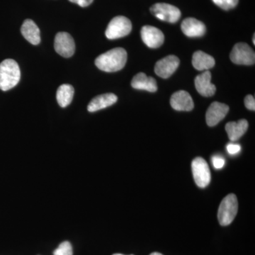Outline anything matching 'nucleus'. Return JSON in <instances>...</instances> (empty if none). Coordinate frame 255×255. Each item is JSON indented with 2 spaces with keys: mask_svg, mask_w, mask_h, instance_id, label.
Instances as JSON below:
<instances>
[{
  "mask_svg": "<svg viewBox=\"0 0 255 255\" xmlns=\"http://www.w3.org/2000/svg\"><path fill=\"white\" fill-rule=\"evenodd\" d=\"M127 61V50L122 48H116L99 55L96 58L95 65L102 71L114 73L123 69Z\"/></svg>",
  "mask_w": 255,
  "mask_h": 255,
  "instance_id": "1",
  "label": "nucleus"
},
{
  "mask_svg": "<svg viewBox=\"0 0 255 255\" xmlns=\"http://www.w3.org/2000/svg\"><path fill=\"white\" fill-rule=\"evenodd\" d=\"M21 71L15 60L6 59L0 63V90L8 91L20 81Z\"/></svg>",
  "mask_w": 255,
  "mask_h": 255,
  "instance_id": "2",
  "label": "nucleus"
},
{
  "mask_svg": "<svg viewBox=\"0 0 255 255\" xmlns=\"http://www.w3.org/2000/svg\"><path fill=\"white\" fill-rule=\"evenodd\" d=\"M238 211V199L235 194H228L220 204L218 219L223 226H228L236 218Z\"/></svg>",
  "mask_w": 255,
  "mask_h": 255,
  "instance_id": "3",
  "label": "nucleus"
},
{
  "mask_svg": "<svg viewBox=\"0 0 255 255\" xmlns=\"http://www.w3.org/2000/svg\"><path fill=\"white\" fill-rule=\"evenodd\" d=\"M132 30V23L124 16L114 17L109 23L105 34L109 39H117L128 35Z\"/></svg>",
  "mask_w": 255,
  "mask_h": 255,
  "instance_id": "4",
  "label": "nucleus"
},
{
  "mask_svg": "<svg viewBox=\"0 0 255 255\" xmlns=\"http://www.w3.org/2000/svg\"><path fill=\"white\" fill-rule=\"evenodd\" d=\"M193 176L198 187L205 188L211 182V176L209 165L202 157H196L191 162Z\"/></svg>",
  "mask_w": 255,
  "mask_h": 255,
  "instance_id": "5",
  "label": "nucleus"
},
{
  "mask_svg": "<svg viewBox=\"0 0 255 255\" xmlns=\"http://www.w3.org/2000/svg\"><path fill=\"white\" fill-rule=\"evenodd\" d=\"M150 11L155 17L169 23H176L181 17L180 10L173 5L157 3L152 5Z\"/></svg>",
  "mask_w": 255,
  "mask_h": 255,
  "instance_id": "6",
  "label": "nucleus"
},
{
  "mask_svg": "<svg viewBox=\"0 0 255 255\" xmlns=\"http://www.w3.org/2000/svg\"><path fill=\"white\" fill-rule=\"evenodd\" d=\"M230 58L233 63L237 65H252L255 62V53L249 45L239 43L235 45Z\"/></svg>",
  "mask_w": 255,
  "mask_h": 255,
  "instance_id": "7",
  "label": "nucleus"
},
{
  "mask_svg": "<svg viewBox=\"0 0 255 255\" xmlns=\"http://www.w3.org/2000/svg\"><path fill=\"white\" fill-rule=\"evenodd\" d=\"M55 51L64 58L73 56L75 51V43L73 37L66 32H59L55 36Z\"/></svg>",
  "mask_w": 255,
  "mask_h": 255,
  "instance_id": "8",
  "label": "nucleus"
},
{
  "mask_svg": "<svg viewBox=\"0 0 255 255\" xmlns=\"http://www.w3.org/2000/svg\"><path fill=\"white\" fill-rule=\"evenodd\" d=\"M179 65V59L176 55L164 57L155 64V72L157 76L163 79L169 78L173 75Z\"/></svg>",
  "mask_w": 255,
  "mask_h": 255,
  "instance_id": "9",
  "label": "nucleus"
},
{
  "mask_svg": "<svg viewBox=\"0 0 255 255\" xmlns=\"http://www.w3.org/2000/svg\"><path fill=\"white\" fill-rule=\"evenodd\" d=\"M141 38L146 46L151 48H157L164 43L163 33L159 28L152 26H145L142 28Z\"/></svg>",
  "mask_w": 255,
  "mask_h": 255,
  "instance_id": "10",
  "label": "nucleus"
},
{
  "mask_svg": "<svg viewBox=\"0 0 255 255\" xmlns=\"http://www.w3.org/2000/svg\"><path fill=\"white\" fill-rule=\"evenodd\" d=\"M228 112L229 107L228 105L218 102H213L206 112V124L209 127H215L226 117Z\"/></svg>",
  "mask_w": 255,
  "mask_h": 255,
  "instance_id": "11",
  "label": "nucleus"
},
{
  "mask_svg": "<svg viewBox=\"0 0 255 255\" xmlns=\"http://www.w3.org/2000/svg\"><path fill=\"white\" fill-rule=\"evenodd\" d=\"M170 105L174 110L190 112L194 107L191 95L184 90L176 92L170 99Z\"/></svg>",
  "mask_w": 255,
  "mask_h": 255,
  "instance_id": "12",
  "label": "nucleus"
},
{
  "mask_svg": "<svg viewBox=\"0 0 255 255\" xmlns=\"http://www.w3.org/2000/svg\"><path fill=\"white\" fill-rule=\"evenodd\" d=\"M211 81V74L209 71L204 72L195 78L196 90L201 96L212 97L216 93V87Z\"/></svg>",
  "mask_w": 255,
  "mask_h": 255,
  "instance_id": "13",
  "label": "nucleus"
},
{
  "mask_svg": "<svg viewBox=\"0 0 255 255\" xmlns=\"http://www.w3.org/2000/svg\"><path fill=\"white\" fill-rule=\"evenodd\" d=\"M182 31L188 37H201L206 33L205 24L194 18H187L181 25Z\"/></svg>",
  "mask_w": 255,
  "mask_h": 255,
  "instance_id": "14",
  "label": "nucleus"
},
{
  "mask_svg": "<svg viewBox=\"0 0 255 255\" xmlns=\"http://www.w3.org/2000/svg\"><path fill=\"white\" fill-rule=\"evenodd\" d=\"M117 95L112 93L104 94L97 96L90 102L87 110L90 112H95L97 111L107 108L110 106L114 105L117 102Z\"/></svg>",
  "mask_w": 255,
  "mask_h": 255,
  "instance_id": "15",
  "label": "nucleus"
},
{
  "mask_svg": "<svg viewBox=\"0 0 255 255\" xmlns=\"http://www.w3.org/2000/svg\"><path fill=\"white\" fill-rule=\"evenodd\" d=\"M131 86L135 90L155 92L157 90V82L152 77H147L145 73H139L134 76Z\"/></svg>",
  "mask_w": 255,
  "mask_h": 255,
  "instance_id": "16",
  "label": "nucleus"
},
{
  "mask_svg": "<svg viewBox=\"0 0 255 255\" xmlns=\"http://www.w3.org/2000/svg\"><path fill=\"white\" fill-rule=\"evenodd\" d=\"M21 32L23 36L31 44L38 45L41 42L39 28L31 19H26L23 21Z\"/></svg>",
  "mask_w": 255,
  "mask_h": 255,
  "instance_id": "17",
  "label": "nucleus"
},
{
  "mask_svg": "<svg viewBox=\"0 0 255 255\" xmlns=\"http://www.w3.org/2000/svg\"><path fill=\"white\" fill-rule=\"evenodd\" d=\"M248 128V122L246 119H241L238 122H229L226 124V130L231 141H237Z\"/></svg>",
  "mask_w": 255,
  "mask_h": 255,
  "instance_id": "18",
  "label": "nucleus"
},
{
  "mask_svg": "<svg viewBox=\"0 0 255 255\" xmlns=\"http://www.w3.org/2000/svg\"><path fill=\"white\" fill-rule=\"evenodd\" d=\"M192 65L194 68L197 70H208L214 68L215 60L211 55L198 50L193 55Z\"/></svg>",
  "mask_w": 255,
  "mask_h": 255,
  "instance_id": "19",
  "label": "nucleus"
},
{
  "mask_svg": "<svg viewBox=\"0 0 255 255\" xmlns=\"http://www.w3.org/2000/svg\"><path fill=\"white\" fill-rule=\"evenodd\" d=\"M75 90L72 85L63 84L57 90L56 98L58 105L65 108L71 104L73 101Z\"/></svg>",
  "mask_w": 255,
  "mask_h": 255,
  "instance_id": "20",
  "label": "nucleus"
},
{
  "mask_svg": "<svg viewBox=\"0 0 255 255\" xmlns=\"http://www.w3.org/2000/svg\"><path fill=\"white\" fill-rule=\"evenodd\" d=\"M73 250L71 243L68 241L63 242L56 250L53 252V255H73Z\"/></svg>",
  "mask_w": 255,
  "mask_h": 255,
  "instance_id": "21",
  "label": "nucleus"
},
{
  "mask_svg": "<svg viewBox=\"0 0 255 255\" xmlns=\"http://www.w3.org/2000/svg\"><path fill=\"white\" fill-rule=\"evenodd\" d=\"M215 4L224 10L232 9L236 7L239 0H212Z\"/></svg>",
  "mask_w": 255,
  "mask_h": 255,
  "instance_id": "22",
  "label": "nucleus"
},
{
  "mask_svg": "<svg viewBox=\"0 0 255 255\" xmlns=\"http://www.w3.org/2000/svg\"><path fill=\"white\" fill-rule=\"evenodd\" d=\"M245 105L246 108L249 110H255V97L253 95L246 96L245 98Z\"/></svg>",
  "mask_w": 255,
  "mask_h": 255,
  "instance_id": "23",
  "label": "nucleus"
},
{
  "mask_svg": "<svg viewBox=\"0 0 255 255\" xmlns=\"http://www.w3.org/2000/svg\"><path fill=\"white\" fill-rule=\"evenodd\" d=\"M212 163L216 169H221L224 167L225 159L220 156H214L213 157Z\"/></svg>",
  "mask_w": 255,
  "mask_h": 255,
  "instance_id": "24",
  "label": "nucleus"
},
{
  "mask_svg": "<svg viewBox=\"0 0 255 255\" xmlns=\"http://www.w3.org/2000/svg\"><path fill=\"white\" fill-rule=\"evenodd\" d=\"M227 150L231 155H236L241 150V147L238 144L229 143L227 145Z\"/></svg>",
  "mask_w": 255,
  "mask_h": 255,
  "instance_id": "25",
  "label": "nucleus"
},
{
  "mask_svg": "<svg viewBox=\"0 0 255 255\" xmlns=\"http://www.w3.org/2000/svg\"><path fill=\"white\" fill-rule=\"evenodd\" d=\"M71 2L75 3V4H78L79 6H82V7H86L93 2L94 0H69Z\"/></svg>",
  "mask_w": 255,
  "mask_h": 255,
  "instance_id": "26",
  "label": "nucleus"
},
{
  "mask_svg": "<svg viewBox=\"0 0 255 255\" xmlns=\"http://www.w3.org/2000/svg\"><path fill=\"white\" fill-rule=\"evenodd\" d=\"M150 255H162V254H161V253H152V254H150Z\"/></svg>",
  "mask_w": 255,
  "mask_h": 255,
  "instance_id": "27",
  "label": "nucleus"
},
{
  "mask_svg": "<svg viewBox=\"0 0 255 255\" xmlns=\"http://www.w3.org/2000/svg\"><path fill=\"white\" fill-rule=\"evenodd\" d=\"M255 34H254V36H253V43H254V44H255Z\"/></svg>",
  "mask_w": 255,
  "mask_h": 255,
  "instance_id": "28",
  "label": "nucleus"
},
{
  "mask_svg": "<svg viewBox=\"0 0 255 255\" xmlns=\"http://www.w3.org/2000/svg\"><path fill=\"white\" fill-rule=\"evenodd\" d=\"M113 255H122V254H114Z\"/></svg>",
  "mask_w": 255,
  "mask_h": 255,
  "instance_id": "29",
  "label": "nucleus"
}]
</instances>
